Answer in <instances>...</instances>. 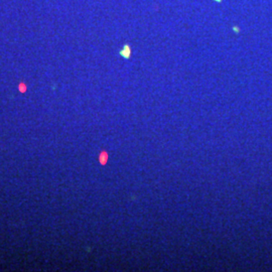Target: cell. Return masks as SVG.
I'll list each match as a JSON object with an SVG mask.
<instances>
[{
  "mask_svg": "<svg viewBox=\"0 0 272 272\" xmlns=\"http://www.w3.org/2000/svg\"><path fill=\"white\" fill-rule=\"evenodd\" d=\"M106 160H107V153H102L101 154V157H100V161L102 164H105Z\"/></svg>",
  "mask_w": 272,
  "mask_h": 272,
  "instance_id": "cell-2",
  "label": "cell"
},
{
  "mask_svg": "<svg viewBox=\"0 0 272 272\" xmlns=\"http://www.w3.org/2000/svg\"><path fill=\"white\" fill-rule=\"evenodd\" d=\"M120 54H121V56H122L123 58H129L130 54H131L130 46H129V45H127V44H125V45H124V48H123V49L120 50Z\"/></svg>",
  "mask_w": 272,
  "mask_h": 272,
  "instance_id": "cell-1",
  "label": "cell"
},
{
  "mask_svg": "<svg viewBox=\"0 0 272 272\" xmlns=\"http://www.w3.org/2000/svg\"><path fill=\"white\" fill-rule=\"evenodd\" d=\"M216 1H219V2H220V1H221V0H216Z\"/></svg>",
  "mask_w": 272,
  "mask_h": 272,
  "instance_id": "cell-3",
  "label": "cell"
}]
</instances>
